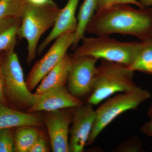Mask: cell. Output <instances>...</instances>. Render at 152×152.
<instances>
[{
	"label": "cell",
	"instance_id": "6da1fadb",
	"mask_svg": "<svg viewBox=\"0 0 152 152\" xmlns=\"http://www.w3.org/2000/svg\"><path fill=\"white\" fill-rule=\"evenodd\" d=\"M86 32L96 36L118 34L148 39L152 38V8L135 9L129 4L113 6L95 13Z\"/></svg>",
	"mask_w": 152,
	"mask_h": 152
},
{
	"label": "cell",
	"instance_id": "7a4b0ae2",
	"mask_svg": "<svg viewBox=\"0 0 152 152\" xmlns=\"http://www.w3.org/2000/svg\"><path fill=\"white\" fill-rule=\"evenodd\" d=\"M61 10L53 1L43 5L27 4L26 6L18 37L27 42L28 64L35 58L40 39L47 31L53 27Z\"/></svg>",
	"mask_w": 152,
	"mask_h": 152
},
{
	"label": "cell",
	"instance_id": "3957f363",
	"mask_svg": "<svg viewBox=\"0 0 152 152\" xmlns=\"http://www.w3.org/2000/svg\"><path fill=\"white\" fill-rule=\"evenodd\" d=\"M134 72L125 65L101 60L97 66L94 89L87 103L96 105L114 94L137 88L134 81Z\"/></svg>",
	"mask_w": 152,
	"mask_h": 152
},
{
	"label": "cell",
	"instance_id": "277c9868",
	"mask_svg": "<svg viewBox=\"0 0 152 152\" xmlns=\"http://www.w3.org/2000/svg\"><path fill=\"white\" fill-rule=\"evenodd\" d=\"M82 43L72 55L91 56L98 60L122 64L129 66L137 54L140 42H122L109 36L84 37Z\"/></svg>",
	"mask_w": 152,
	"mask_h": 152
},
{
	"label": "cell",
	"instance_id": "5b68a950",
	"mask_svg": "<svg viewBox=\"0 0 152 152\" xmlns=\"http://www.w3.org/2000/svg\"><path fill=\"white\" fill-rule=\"evenodd\" d=\"M151 97L149 91L137 87L105 100L95 110L96 119L87 145L94 143L104 129L117 117L127 111L137 109Z\"/></svg>",
	"mask_w": 152,
	"mask_h": 152
},
{
	"label": "cell",
	"instance_id": "8992f818",
	"mask_svg": "<svg viewBox=\"0 0 152 152\" xmlns=\"http://www.w3.org/2000/svg\"><path fill=\"white\" fill-rule=\"evenodd\" d=\"M3 71L6 99L19 108L27 111L35 103L37 95L28 88L18 57L14 49L6 52L3 59Z\"/></svg>",
	"mask_w": 152,
	"mask_h": 152
},
{
	"label": "cell",
	"instance_id": "52a82bcc",
	"mask_svg": "<svg viewBox=\"0 0 152 152\" xmlns=\"http://www.w3.org/2000/svg\"><path fill=\"white\" fill-rule=\"evenodd\" d=\"M70 56L72 61L68 75L67 89L79 99L88 95L90 96L94 86L98 60L91 56Z\"/></svg>",
	"mask_w": 152,
	"mask_h": 152
},
{
	"label": "cell",
	"instance_id": "ba28073f",
	"mask_svg": "<svg viewBox=\"0 0 152 152\" xmlns=\"http://www.w3.org/2000/svg\"><path fill=\"white\" fill-rule=\"evenodd\" d=\"M75 32L67 33L55 40L54 43L43 56L36 62L28 74L26 83L30 91L34 90L44 78L62 60L73 45Z\"/></svg>",
	"mask_w": 152,
	"mask_h": 152
},
{
	"label": "cell",
	"instance_id": "9c48e42d",
	"mask_svg": "<svg viewBox=\"0 0 152 152\" xmlns=\"http://www.w3.org/2000/svg\"><path fill=\"white\" fill-rule=\"evenodd\" d=\"M75 107L46 112L42 117L46 127L52 151L69 152V127Z\"/></svg>",
	"mask_w": 152,
	"mask_h": 152
},
{
	"label": "cell",
	"instance_id": "30bf717a",
	"mask_svg": "<svg viewBox=\"0 0 152 152\" xmlns=\"http://www.w3.org/2000/svg\"><path fill=\"white\" fill-rule=\"evenodd\" d=\"M96 119L94 106L88 103L74 108L69 130V151H83Z\"/></svg>",
	"mask_w": 152,
	"mask_h": 152
},
{
	"label": "cell",
	"instance_id": "8fae6325",
	"mask_svg": "<svg viewBox=\"0 0 152 152\" xmlns=\"http://www.w3.org/2000/svg\"><path fill=\"white\" fill-rule=\"evenodd\" d=\"M84 104L81 99L71 94L65 86L58 87L37 95L35 103L26 112L53 111L61 109L76 107Z\"/></svg>",
	"mask_w": 152,
	"mask_h": 152
},
{
	"label": "cell",
	"instance_id": "7c38bea8",
	"mask_svg": "<svg viewBox=\"0 0 152 152\" xmlns=\"http://www.w3.org/2000/svg\"><path fill=\"white\" fill-rule=\"evenodd\" d=\"M79 1L68 0L65 7L61 9L50 32L38 47V55H41L49 44L60 36L67 33H75L78 23L76 12Z\"/></svg>",
	"mask_w": 152,
	"mask_h": 152
},
{
	"label": "cell",
	"instance_id": "4fadbf2b",
	"mask_svg": "<svg viewBox=\"0 0 152 152\" xmlns=\"http://www.w3.org/2000/svg\"><path fill=\"white\" fill-rule=\"evenodd\" d=\"M42 118L37 113H24L9 108L0 104V130L23 126L41 127L43 125Z\"/></svg>",
	"mask_w": 152,
	"mask_h": 152
},
{
	"label": "cell",
	"instance_id": "5bb4252c",
	"mask_svg": "<svg viewBox=\"0 0 152 152\" xmlns=\"http://www.w3.org/2000/svg\"><path fill=\"white\" fill-rule=\"evenodd\" d=\"M71 61L70 55L67 54L42 80L34 94L39 95L51 89L64 86L67 83Z\"/></svg>",
	"mask_w": 152,
	"mask_h": 152
},
{
	"label": "cell",
	"instance_id": "9a60e30c",
	"mask_svg": "<svg viewBox=\"0 0 152 152\" xmlns=\"http://www.w3.org/2000/svg\"><path fill=\"white\" fill-rule=\"evenodd\" d=\"M22 17H7L0 19V52L15 48Z\"/></svg>",
	"mask_w": 152,
	"mask_h": 152
},
{
	"label": "cell",
	"instance_id": "2e32d148",
	"mask_svg": "<svg viewBox=\"0 0 152 152\" xmlns=\"http://www.w3.org/2000/svg\"><path fill=\"white\" fill-rule=\"evenodd\" d=\"M98 0H84L82 4L77 18V27L75 33V40L72 46L75 49L84 37L87 25L96 13Z\"/></svg>",
	"mask_w": 152,
	"mask_h": 152
},
{
	"label": "cell",
	"instance_id": "e0dca14e",
	"mask_svg": "<svg viewBox=\"0 0 152 152\" xmlns=\"http://www.w3.org/2000/svg\"><path fill=\"white\" fill-rule=\"evenodd\" d=\"M129 68L131 70L138 71L152 75V38L141 41L137 54Z\"/></svg>",
	"mask_w": 152,
	"mask_h": 152
},
{
	"label": "cell",
	"instance_id": "ac0fdd59",
	"mask_svg": "<svg viewBox=\"0 0 152 152\" xmlns=\"http://www.w3.org/2000/svg\"><path fill=\"white\" fill-rule=\"evenodd\" d=\"M41 134L37 127L23 126L16 128L14 134L15 152H28Z\"/></svg>",
	"mask_w": 152,
	"mask_h": 152
},
{
	"label": "cell",
	"instance_id": "d6986e66",
	"mask_svg": "<svg viewBox=\"0 0 152 152\" xmlns=\"http://www.w3.org/2000/svg\"><path fill=\"white\" fill-rule=\"evenodd\" d=\"M26 0H0V19L7 17H22Z\"/></svg>",
	"mask_w": 152,
	"mask_h": 152
},
{
	"label": "cell",
	"instance_id": "ffe728a7",
	"mask_svg": "<svg viewBox=\"0 0 152 152\" xmlns=\"http://www.w3.org/2000/svg\"><path fill=\"white\" fill-rule=\"evenodd\" d=\"M10 129L0 130V152H15L14 134Z\"/></svg>",
	"mask_w": 152,
	"mask_h": 152
},
{
	"label": "cell",
	"instance_id": "44dd1931",
	"mask_svg": "<svg viewBox=\"0 0 152 152\" xmlns=\"http://www.w3.org/2000/svg\"><path fill=\"white\" fill-rule=\"evenodd\" d=\"M121 4H132L139 8L145 7L142 5L138 0H98L96 12Z\"/></svg>",
	"mask_w": 152,
	"mask_h": 152
},
{
	"label": "cell",
	"instance_id": "7402d4cb",
	"mask_svg": "<svg viewBox=\"0 0 152 152\" xmlns=\"http://www.w3.org/2000/svg\"><path fill=\"white\" fill-rule=\"evenodd\" d=\"M142 150V144L138 138L132 137L125 141L117 147L115 151L122 152H140Z\"/></svg>",
	"mask_w": 152,
	"mask_h": 152
},
{
	"label": "cell",
	"instance_id": "603a6c76",
	"mask_svg": "<svg viewBox=\"0 0 152 152\" xmlns=\"http://www.w3.org/2000/svg\"><path fill=\"white\" fill-rule=\"evenodd\" d=\"M49 151L45 140L43 135L41 134L29 150L28 152H48Z\"/></svg>",
	"mask_w": 152,
	"mask_h": 152
},
{
	"label": "cell",
	"instance_id": "cb8c5ba5",
	"mask_svg": "<svg viewBox=\"0 0 152 152\" xmlns=\"http://www.w3.org/2000/svg\"><path fill=\"white\" fill-rule=\"evenodd\" d=\"M6 101L3 71V59L0 58V104H5Z\"/></svg>",
	"mask_w": 152,
	"mask_h": 152
},
{
	"label": "cell",
	"instance_id": "d4e9b609",
	"mask_svg": "<svg viewBox=\"0 0 152 152\" xmlns=\"http://www.w3.org/2000/svg\"><path fill=\"white\" fill-rule=\"evenodd\" d=\"M150 120L141 127L140 131L144 134L152 139V119Z\"/></svg>",
	"mask_w": 152,
	"mask_h": 152
},
{
	"label": "cell",
	"instance_id": "484cf974",
	"mask_svg": "<svg viewBox=\"0 0 152 152\" xmlns=\"http://www.w3.org/2000/svg\"><path fill=\"white\" fill-rule=\"evenodd\" d=\"M53 0H26L27 4L33 5L40 6L46 4Z\"/></svg>",
	"mask_w": 152,
	"mask_h": 152
},
{
	"label": "cell",
	"instance_id": "4316f807",
	"mask_svg": "<svg viewBox=\"0 0 152 152\" xmlns=\"http://www.w3.org/2000/svg\"><path fill=\"white\" fill-rule=\"evenodd\" d=\"M138 1L142 5L145 7H149L152 6V0H139Z\"/></svg>",
	"mask_w": 152,
	"mask_h": 152
},
{
	"label": "cell",
	"instance_id": "83f0119b",
	"mask_svg": "<svg viewBox=\"0 0 152 152\" xmlns=\"http://www.w3.org/2000/svg\"><path fill=\"white\" fill-rule=\"evenodd\" d=\"M147 115L148 117L150 119H152V101L150 105L149 108L148 109V112H147Z\"/></svg>",
	"mask_w": 152,
	"mask_h": 152
}]
</instances>
